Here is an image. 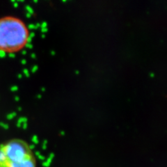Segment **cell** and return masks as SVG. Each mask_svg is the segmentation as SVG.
Segmentation results:
<instances>
[{"label":"cell","instance_id":"cell-1","mask_svg":"<svg viewBox=\"0 0 167 167\" xmlns=\"http://www.w3.org/2000/svg\"><path fill=\"white\" fill-rule=\"evenodd\" d=\"M29 31L20 18L4 16L0 18V50L6 53H15L27 45Z\"/></svg>","mask_w":167,"mask_h":167},{"label":"cell","instance_id":"cell-2","mask_svg":"<svg viewBox=\"0 0 167 167\" xmlns=\"http://www.w3.org/2000/svg\"><path fill=\"white\" fill-rule=\"evenodd\" d=\"M0 167H37V161L26 141L13 139L0 143Z\"/></svg>","mask_w":167,"mask_h":167}]
</instances>
